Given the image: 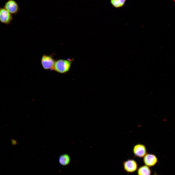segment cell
Masks as SVG:
<instances>
[{
	"label": "cell",
	"instance_id": "1",
	"mask_svg": "<svg viewBox=\"0 0 175 175\" xmlns=\"http://www.w3.org/2000/svg\"><path fill=\"white\" fill-rule=\"evenodd\" d=\"M74 59H59L55 61L52 70L59 73H65L70 70Z\"/></svg>",
	"mask_w": 175,
	"mask_h": 175
},
{
	"label": "cell",
	"instance_id": "2",
	"mask_svg": "<svg viewBox=\"0 0 175 175\" xmlns=\"http://www.w3.org/2000/svg\"><path fill=\"white\" fill-rule=\"evenodd\" d=\"M123 165L124 170L129 173L135 172L138 168V164L133 159H129L123 162Z\"/></svg>",
	"mask_w": 175,
	"mask_h": 175
},
{
	"label": "cell",
	"instance_id": "3",
	"mask_svg": "<svg viewBox=\"0 0 175 175\" xmlns=\"http://www.w3.org/2000/svg\"><path fill=\"white\" fill-rule=\"evenodd\" d=\"M4 8L12 15H16L20 10L18 3L14 0H8L5 3Z\"/></svg>",
	"mask_w": 175,
	"mask_h": 175
},
{
	"label": "cell",
	"instance_id": "4",
	"mask_svg": "<svg viewBox=\"0 0 175 175\" xmlns=\"http://www.w3.org/2000/svg\"><path fill=\"white\" fill-rule=\"evenodd\" d=\"M132 152L135 157L140 158H143L147 153L145 146L140 143L134 145L132 149Z\"/></svg>",
	"mask_w": 175,
	"mask_h": 175
},
{
	"label": "cell",
	"instance_id": "5",
	"mask_svg": "<svg viewBox=\"0 0 175 175\" xmlns=\"http://www.w3.org/2000/svg\"><path fill=\"white\" fill-rule=\"evenodd\" d=\"M13 19L12 14L4 7L0 8V22L5 25H9Z\"/></svg>",
	"mask_w": 175,
	"mask_h": 175
},
{
	"label": "cell",
	"instance_id": "6",
	"mask_svg": "<svg viewBox=\"0 0 175 175\" xmlns=\"http://www.w3.org/2000/svg\"><path fill=\"white\" fill-rule=\"evenodd\" d=\"M143 161L145 165L151 167L159 163L158 158L154 154L147 153L143 158Z\"/></svg>",
	"mask_w": 175,
	"mask_h": 175
},
{
	"label": "cell",
	"instance_id": "7",
	"mask_svg": "<svg viewBox=\"0 0 175 175\" xmlns=\"http://www.w3.org/2000/svg\"><path fill=\"white\" fill-rule=\"evenodd\" d=\"M55 61L51 55H44L41 59V64L43 68L45 70H52Z\"/></svg>",
	"mask_w": 175,
	"mask_h": 175
},
{
	"label": "cell",
	"instance_id": "8",
	"mask_svg": "<svg viewBox=\"0 0 175 175\" xmlns=\"http://www.w3.org/2000/svg\"><path fill=\"white\" fill-rule=\"evenodd\" d=\"M71 161V158L69 155L67 154H62L59 156V162L60 164L63 166L68 165Z\"/></svg>",
	"mask_w": 175,
	"mask_h": 175
},
{
	"label": "cell",
	"instance_id": "9",
	"mask_svg": "<svg viewBox=\"0 0 175 175\" xmlns=\"http://www.w3.org/2000/svg\"><path fill=\"white\" fill-rule=\"evenodd\" d=\"M152 172L150 168L146 165L140 166L137 170V175H151Z\"/></svg>",
	"mask_w": 175,
	"mask_h": 175
},
{
	"label": "cell",
	"instance_id": "10",
	"mask_svg": "<svg viewBox=\"0 0 175 175\" xmlns=\"http://www.w3.org/2000/svg\"><path fill=\"white\" fill-rule=\"evenodd\" d=\"M126 0H110L112 6L115 8H120L124 5Z\"/></svg>",
	"mask_w": 175,
	"mask_h": 175
},
{
	"label": "cell",
	"instance_id": "11",
	"mask_svg": "<svg viewBox=\"0 0 175 175\" xmlns=\"http://www.w3.org/2000/svg\"><path fill=\"white\" fill-rule=\"evenodd\" d=\"M11 142L12 146H15L18 144L17 141L15 139H11L10 140Z\"/></svg>",
	"mask_w": 175,
	"mask_h": 175
},
{
	"label": "cell",
	"instance_id": "12",
	"mask_svg": "<svg viewBox=\"0 0 175 175\" xmlns=\"http://www.w3.org/2000/svg\"><path fill=\"white\" fill-rule=\"evenodd\" d=\"M153 175H158L157 174V173H156V172L155 171L154 173V174H153Z\"/></svg>",
	"mask_w": 175,
	"mask_h": 175
}]
</instances>
